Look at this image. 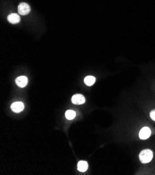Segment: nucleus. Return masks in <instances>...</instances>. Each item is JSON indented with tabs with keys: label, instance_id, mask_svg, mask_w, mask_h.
I'll return each instance as SVG.
<instances>
[{
	"label": "nucleus",
	"instance_id": "f257e3e1",
	"mask_svg": "<svg viewBox=\"0 0 155 175\" xmlns=\"http://www.w3.org/2000/svg\"><path fill=\"white\" fill-rule=\"evenodd\" d=\"M153 158V153L150 149H145L140 153L139 158L143 163H147L150 162Z\"/></svg>",
	"mask_w": 155,
	"mask_h": 175
},
{
	"label": "nucleus",
	"instance_id": "f03ea898",
	"mask_svg": "<svg viewBox=\"0 0 155 175\" xmlns=\"http://www.w3.org/2000/svg\"><path fill=\"white\" fill-rule=\"evenodd\" d=\"M30 11H31V8H30L29 5L27 3H25V2L20 4V5L18 6V13L20 15H27L30 12Z\"/></svg>",
	"mask_w": 155,
	"mask_h": 175
},
{
	"label": "nucleus",
	"instance_id": "7ed1b4c3",
	"mask_svg": "<svg viewBox=\"0 0 155 175\" xmlns=\"http://www.w3.org/2000/svg\"><path fill=\"white\" fill-rule=\"evenodd\" d=\"M24 108H25V106H24V104H23V103L20 102V101L13 103L11 106V110L15 113H21V112L24 109Z\"/></svg>",
	"mask_w": 155,
	"mask_h": 175
},
{
	"label": "nucleus",
	"instance_id": "20e7f679",
	"mask_svg": "<svg viewBox=\"0 0 155 175\" xmlns=\"http://www.w3.org/2000/svg\"><path fill=\"white\" fill-rule=\"evenodd\" d=\"M85 101V97L81 94H75L72 97V103L75 105L84 104Z\"/></svg>",
	"mask_w": 155,
	"mask_h": 175
},
{
	"label": "nucleus",
	"instance_id": "39448f33",
	"mask_svg": "<svg viewBox=\"0 0 155 175\" xmlns=\"http://www.w3.org/2000/svg\"><path fill=\"white\" fill-rule=\"evenodd\" d=\"M151 135V130L148 127H143L139 133V137L141 140H146L149 138Z\"/></svg>",
	"mask_w": 155,
	"mask_h": 175
},
{
	"label": "nucleus",
	"instance_id": "423d86ee",
	"mask_svg": "<svg viewBox=\"0 0 155 175\" xmlns=\"http://www.w3.org/2000/svg\"><path fill=\"white\" fill-rule=\"evenodd\" d=\"M15 83L17 84V85L18 86V87L23 88L27 86L28 83V79L26 76H20L16 78Z\"/></svg>",
	"mask_w": 155,
	"mask_h": 175
},
{
	"label": "nucleus",
	"instance_id": "0eeeda50",
	"mask_svg": "<svg viewBox=\"0 0 155 175\" xmlns=\"http://www.w3.org/2000/svg\"><path fill=\"white\" fill-rule=\"evenodd\" d=\"M8 21L11 24H17L20 22V18L17 13H11L8 16Z\"/></svg>",
	"mask_w": 155,
	"mask_h": 175
},
{
	"label": "nucleus",
	"instance_id": "6e6552de",
	"mask_svg": "<svg viewBox=\"0 0 155 175\" xmlns=\"http://www.w3.org/2000/svg\"><path fill=\"white\" fill-rule=\"evenodd\" d=\"M88 163L86 161H84V160H81L77 164V170H79V172H86L87 170H88Z\"/></svg>",
	"mask_w": 155,
	"mask_h": 175
},
{
	"label": "nucleus",
	"instance_id": "1a4fd4ad",
	"mask_svg": "<svg viewBox=\"0 0 155 175\" xmlns=\"http://www.w3.org/2000/svg\"><path fill=\"white\" fill-rule=\"evenodd\" d=\"M95 82V77L88 76H86L85 78H84V83L86 84V85L88 86H92Z\"/></svg>",
	"mask_w": 155,
	"mask_h": 175
},
{
	"label": "nucleus",
	"instance_id": "9d476101",
	"mask_svg": "<svg viewBox=\"0 0 155 175\" xmlns=\"http://www.w3.org/2000/svg\"><path fill=\"white\" fill-rule=\"evenodd\" d=\"M65 117H66L68 119L72 120L76 116V113L74 110H72V109H69V110H67L65 112Z\"/></svg>",
	"mask_w": 155,
	"mask_h": 175
},
{
	"label": "nucleus",
	"instance_id": "9b49d317",
	"mask_svg": "<svg viewBox=\"0 0 155 175\" xmlns=\"http://www.w3.org/2000/svg\"><path fill=\"white\" fill-rule=\"evenodd\" d=\"M150 117H151L152 119L155 121V109L151 111V113H150Z\"/></svg>",
	"mask_w": 155,
	"mask_h": 175
}]
</instances>
